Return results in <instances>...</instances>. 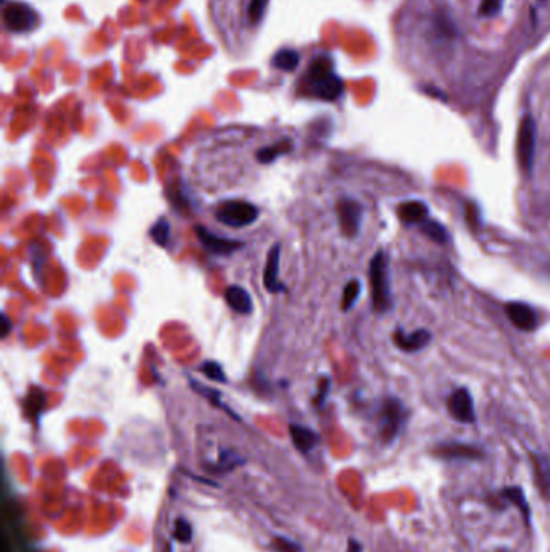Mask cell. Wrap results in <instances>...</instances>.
<instances>
[{
  "mask_svg": "<svg viewBox=\"0 0 550 552\" xmlns=\"http://www.w3.org/2000/svg\"><path fill=\"white\" fill-rule=\"evenodd\" d=\"M312 92L323 100H336L344 91L343 80L334 73L333 60L326 55L315 58L308 70Z\"/></svg>",
  "mask_w": 550,
  "mask_h": 552,
  "instance_id": "cell-1",
  "label": "cell"
},
{
  "mask_svg": "<svg viewBox=\"0 0 550 552\" xmlns=\"http://www.w3.org/2000/svg\"><path fill=\"white\" fill-rule=\"evenodd\" d=\"M370 286H372V299L373 307L378 314L392 307V296H391V285H389V273H387V259L382 250L376 252V255L370 262Z\"/></svg>",
  "mask_w": 550,
  "mask_h": 552,
  "instance_id": "cell-2",
  "label": "cell"
},
{
  "mask_svg": "<svg viewBox=\"0 0 550 552\" xmlns=\"http://www.w3.org/2000/svg\"><path fill=\"white\" fill-rule=\"evenodd\" d=\"M215 217L230 228H244L259 218V208L246 201H226L217 208Z\"/></svg>",
  "mask_w": 550,
  "mask_h": 552,
  "instance_id": "cell-3",
  "label": "cell"
},
{
  "mask_svg": "<svg viewBox=\"0 0 550 552\" xmlns=\"http://www.w3.org/2000/svg\"><path fill=\"white\" fill-rule=\"evenodd\" d=\"M406 410L402 402L396 398H389L382 402L379 412V435L384 442H392L404 428Z\"/></svg>",
  "mask_w": 550,
  "mask_h": 552,
  "instance_id": "cell-4",
  "label": "cell"
},
{
  "mask_svg": "<svg viewBox=\"0 0 550 552\" xmlns=\"http://www.w3.org/2000/svg\"><path fill=\"white\" fill-rule=\"evenodd\" d=\"M517 152H518L519 165H522L526 175H531L534 165V152H536V124H534V120L529 115L523 118L522 126H519Z\"/></svg>",
  "mask_w": 550,
  "mask_h": 552,
  "instance_id": "cell-5",
  "label": "cell"
},
{
  "mask_svg": "<svg viewBox=\"0 0 550 552\" xmlns=\"http://www.w3.org/2000/svg\"><path fill=\"white\" fill-rule=\"evenodd\" d=\"M4 23L11 33H26L36 26L38 15L25 2H10L4 10Z\"/></svg>",
  "mask_w": 550,
  "mask_h": 552,
  "instance_id": "cell-6",
  "label": "cell"
},
{
  "mask_svg": "<svg viewBox=\"0 0 550 552\" xmlns=\"http://www.w3.org/2000/svg\"><path fill=\"white\" fill-rule=\"evenodd\" d=\"M338 217L344 235L354 238L360 230L363 207L354 199H340L338 203Z\"/></svg>",
  "mask_w": 550,
  "mask_h": 552,
  "instance_id": "cell-7",
  "label": "cell"
},
{
  "mask_svg": "<svg viewBox=\"0 0 550 552\" xmlns=\"http://www.w3.org/2000/svg\"><path fill=\"white\" fill-rule=\"evenodd\" d=\"M447 409L451 415L460 423H473L475 422V405L473 398L466 388L455 389L447 400Z\"/></svg>",
  "mask_w": 550,
  "mask_h": 552,
  "instance_id": "cell-8",
  "label": "cell"
},
{
  "mask_svg": "<svg viewBox=\"0 0 550 552\" xmlns=\"http://www.w3.org/2000/svg\"><path fill=\"white\" fill-rule=\"evenodd\" d=\"M195 235L199 238L200 244L205 248V250L215 255H230L244 245L242 243L231 241V239L213 235L210 230H207V228L203 226H195Z\"/></svg>",
  "mask_w": 550,
  "mask_h": 552,
  "instance_id": "cell-9",
  "label": "cell"
},
{
  "mask_svg": "<svg viewBox=\"0 0 550 552\" xmlns=\"http://www.w3.org/2000/svg\"><path fill=\"white\" fill-rule=\"evenodd\" d=\"M505 315L522 331H534L539 323L536 310L524 302H508L505 305Z\"/></svg>",
  "mask_w": 550,
  "mask_h": 552,
  "instance_id": "cell-10",
  "label": "cell"
},
{
  "mask_svg": "<svg viewBox=\"0 0 550 552\" xmlns=\"http://www.w3.org/2000/svg\"><path fill=\"white\" fill-rule=\"evenodd\" d=\"M281 245L274 244L268 252L266 257V265L265 272H263V285H265L266 291L271 294L283 292L286 291V286L279 281V255H281Z\"/></svg>",
  "mask_w": 550,
  "mask_h": 552,
  "instance_id": "cell-11",
  "label": "cell"
},
{
  "mask_svg": "<svg viewBox=\"0 0 550 552\" xmlns=\"http://www.w3.org/2000/svg\"><path fill=\"white\" fill-rule=\"evenodd\" d=\"M431 341V333L428 329H416V331L405 333L404 329H397L394 334V343L404 352H418L426 347Z\"/></svg>",
  "mask_w": 550,
  "mask_h": 552,
  "instance_id": "cell-12",
  "label": "cell"
},
{
  "mask_svg": "<svg viewBox=\"0 0 550 552\" xmlns=\"http://www.w3.org/2000/svg\"><path fill=\"white\" fill-rule=\"evenodd\" d=\"M434 454L442 459H480L481 449L463 442H442L434 449Z\"/></svg>",
  "mask_w": 550,
  "mask_h": 552,
  "instance_id": "cell-13",
  "label": "cell"
},
{
  "mask_svg": "<svg viewBox=\"0 0 550 552\" xmlns=\"http://www.w3.org/2000/svg\"><path fill=\"white\" fill-rule=\"evenodd\" d=\"M225 301L228 304L230 309H232L241 315H249L252 314L254 310L252 297H250L247 290H244L242 286H237V285L230 286L228 290L225 291Z\"/></svg>",
  "mask_w": 550,
  "mask_h": 552,
  "instance_id": "cell-14",
  "label": "cell"
},
{
  "mask_svg": "<svg viewBox=\"0 0 550 552\" xmlns=\"http://www.w3.org/2000/svg\"><path fill=\"white\" fill-rule=\"evenodd\" d=\"M428 206L421 201L404 202L402 206L397 208L399 218L402 220V223L406 226L421 225L424 220H428Z\"/></svg>",
  "mask_w": 550,
  "mask_h": 552,
  "instance_id": "cell-15",
  "label": "cell"
},
{
  "mask_svg": "<svg viewBox=\"0 0 550 552\" xmlns=\"http://www.w3.org/2000/svg\"><path fill=\"white\" fill-rule=\"evenodd\" d=\"M291 437L294 441V446L298 449L301 452H308L320 442V436L315 433L313 430H310L307 427H302V425H291Z\"/></svg>",
  "mask_w": 550,
  "mask_h": 552,
  "instance_id": "cell-16",
  "label": "cell"
},
{
  "mask_svg": "<svg viewBox=\"0 0 550 552\" xmlns=\"http://www.w3.org/2000/svg\"><path fill=\"white\" fill-rule=\"evenodd\" d=\"M420 230L424 236L438 244H446L449 241V231H447V228L442 226L439 221L436 220H424L420 225Z\"/></svg>",
  "mask_w": 550,
  "mask_h": 552,
  "instance_id": "cell-17",
  "label": "cell"
},
{
  "mask_svg": "<svg viewBox=\"0 0 550 552\" xmlns=\"http://www.w3.org/2000/svg\"><path fill=\"white\" fill-rule=\"evenodd\" d=\"M292 151V142L291 141H281L278 144H273L270 147L261 149V151L257 152V159H259L260 164H271V161L276 160L279 155H284Z\"/></svg>",
  "mask_w": 550,
  "mask_h": 552,
  "instance_id": "cell-18",
  "label": "cell"
},
{
  "mask_svg": "<svg viewBox=\"0 0 550 552\" xmlns=\"http://www.w3.org/2000/svg\"><path fill=\"white\" fill-rule=\"evenodd\" d=\"M301 62V55L292 49H283L273 57V67L283 71H294Z\"/></svg>",
  "mask_w": 550,
  "mask_h": 552,
  "instance_id": "cell-19",
  "label": "cell"
},
{
  "mask_svg": "<svg viewBox=\"0 0 550 552\" xmlns=\"http://www.w3.org/2000/svg\"><path fill=\"white\" fill-rule=\"evenodd\" d=\"M502 496L507 497L508 501L515 504V506L519 509V511L523 512V515L526 519L529 517V506H528V501H526L524 497V493L522 488H518V486H515V488H505L504 493H502Z\"/></svg>",
  "mask_w": 550,
  "mask_h": 552,
  "instance_id": "cell-20",
  "label": "cell"
},
{
  "mask_svg": "<svg viewBox=\"0 0 550 552\" xmlns=\"http://www.w3.org/2000/svg\"><path fill=\"white\" fill-rule=\"evenodd\" d=\"M151 238L153 243H157L161 248H166L170 244V223L165 218H158L157 223L152 226Z\"/></svg>",
  "mask_w": 550,
  "mask_h": 552,
  "instance_id": "cell-21",
  "label": "cell"
},
{
  "mask_svg": "<svg viewBox=\"0 0 550 552\" xmlns=\"http://www.w3.org/2000/svg\"><path fill=\"white\" fill-rule=\"evenodd\" d=\"M360 292H362L360 281L352 280V281H349L347 285H345L344 294H343V310L344 312H347L354 307V304L358 299V296H360Z\"/></svg>",
  "mask_w": 550,
  "mask_h": 552,
  "instance_id": "cell-22",
  "label": "cell"
},
{
  "mask_svg": "<svg viewBox=\"0 0 550 552\" xmlns=\"http://www.w3.org/2000/svg\"><path fill=\"white\" fill-rule=\"evenodd\" d=\"M190 386H193L197 393L202 394L203 398H207L208 400L213 402L215 405H217V407H223V409H225L226 412H228L230 415H232V417H236V418H237V415H234V412H231V410L228 409V407H225L223 402H221V396H220V393L215 391V389L205 388V386L200 385V383H197V381H190Z\"/></svg>",
  "mask_w": 550,
  "mask_h": 552,
  "instance_id": "cell-23",
  "label": "cell"
},
{
  "mask_svg": "<svg viewBox=\"0 0 550 552\" xmlns=\"http://www.w3.org/2000/svg\"><path fill=\"white\" fill-rule=\"evenodd\" d=\"M200 371L203 375H207L210 380L213 381H220V383H226V375L221 365L218 362H213V360H208L200 367Z\"/></svg>",
  "mask_w": 550,
  "mask_h": 552,
  "instance_id": "cell-24",
  "label": "cell"
},
{
  "mask_svg": "<svg viewBox=\"0 0 550 552\" xmlns=\"http://www.w3.org/2000/svg\"><path fill=\"white\" fill-rule=\"evenodd\" d=\"M178 541L181 543H189L193 539V526H190L189 521L186 519H178L175 524V533H173Z\"/></svg>",
  "mask_w": 550,
  "mask_h": 552,
  "instance_id": "cell-25",
  "label": "cell"
},
{
  "mask_svg": "<svg viewBox=\"0 0 550 552\" xmlns=\"http://www.w3.org/2000/svg\"><path fill=\"white\" fill-rule=\"evenodd\" d=\"M26 404L28 407L26 409L33 413V415H36V413L43 410V407L45 404V398H44V393L41 391V389H34V391L29 393L28 399H26Z\"/></svg>",
  "mask_w": 550,
  "mask_h": 552,
  "instance_id": "cell-26",
  "label": "cell"
},
{
  "mask_svg": "<svg viewBox=\"0 0 550 552\" xmlns=\"http://www.w3.org/2000/svg\"><path fill=\"white\" fill-rule=\"evenodd\" d=\"M266 5H268V0H250L249 11H247L249 20L252 23H259L263 18V14H265Z\"/></svg>",
  "mask_w": 550,
  "mask_h": 552,
  "instance_id": "cell-27",
  "label": "cell"
},
{
  "mask_svg": "<svg viewBox=\"0 0 550 552\" xmlns=\"http://www.w3.org/2000/svg\"><path fill=\"white\" fill-rule=\"evenodd\" d=\"M500 7H502V0H482L480 14L484 16H492L495 14H499Z\"/></svg>",
  "mask_w": 550,
  "mask_h": 552,
  "instance_id": "cell-28",
  "label": "cell"
},
{
  "mask_svg": "<svg viewBox=\"0 0 550 552\" xmlns=\"http://www.w3.org/2000/svg\"><path fill=\"white\" fill-rule=\"evenodd\" d=\"M274 546H276L279 552H302L296 543H292L286 538H276Z\"/></svg>",
  "mask_w": 550,
  "mask_h": 552,
  "instance_id": "cell-29",
  "label": "cell"
},
{
  "mask_svg": "<svg viewBox=\"0 0 550 552\" xmlns=\"http://www.w3.org/2000/svg\"><path fill=\"white\" fill-rule=\"evenodd\" d=\"M328 391H330V380H328V378H321V381H320V389H318L320 398H318V399H315L316 404H323V402H325Z\"/></svg>",
  "mask_w": 550,
  "mask_h": 552,
  "instance_id": "cell-30",
  "label": "cell"
},
{
  "mask_svg": "<svg viewBox=\"0 0 550 552\" xmlns=\"http://www.w3.org/2000/svg\"><path fill=\"white\" fill-rule=\"evenodd\" d=\"M2 322H4V331H2V338H7L10 333V322L7 315H2Z\"/></svg>",
  "mask_w": 550,
  "mask_h": 552,
  "instance_id": "cell-31",
  "label": "cell"
}]
</instances>
